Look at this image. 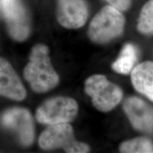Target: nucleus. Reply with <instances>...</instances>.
Returning <instances> with one entry per match:
<instances>
[{
    "label": "nucleus",
    "instance_id": "f257e3e1",
    "mask_svg": "<svg viewBox=\"0 0 153 153\" xmlns=\"http://www.w3.org/2000/svg\"><path fill=\"white\" fill-rule=\"evenodd\" d=\"M46 45H36L31 50L29 62L24 68L25 79L35 92H47L59 82V76L51 65Z\"/></svg>",
    "mask_w": 153,
    "mask_h": 153
},
{
    "label": "nucleus",
    "instance_id": "f03ea898",
    "mask_svg": "<svg viewBox=\"0 0 153 153\" xmlns=\"http://www.w3.org/2000/svg\"><path fill=\"white\" fill-rule=\"evenodd\" d=\"M124 24L125 19L120 11L111 5L106 6L93 18L88 36L95 43H107L122 33Z\"/></svg>",
    "mask_w": 153,
    "mask_h": 153
},
{
    "label": "nucleus",
    "instance_id": "7ed1b4c3",
    "mask_svg": "<svg viewBox=\"0 0 153 153\" xmlns=\"http://www.w3.org/2000/svg\"><path fill=\"white\" fill-rule=\"evenodd\" d=\"M85 91L92 99L95 108L102 112H108L119 104L123 91L101 74L89 76L85 81Z\"/></svg>",
    "mask_w": 153,
    "mask_h": 153
},
{
    "label": "nucleus",
    "instance_id": "20e7f679",
    "mask_svg": "<svg viewBox=\"0 0 153 153\" xmlns=\"http://www.w3.org/2000/svg\"><path fill=\"white\" fill-rule=\"evenodd\" d=\"M43 150L62 148L66 152H89L90 149L87 144L74 140L72 127L68 123L51 125L44 131L38 140Z\"/></svg>",
    "mask_w": 153,
    "mask_h": 153
},
{
    "label": "nucleus",
    "instance_id": "39448f33",
    "mask_svg": "<svg viewBox=\"0 0 153 153\" xmlns=\"http://www.w3.org/2000/svg\"><path fill=\"white\" fill-rule=\"evenodd\" d=\"M78 113V104L74 99L57 97L45 101L36 111L38 122L46 125H54L70 122Z\"/></svg>",
    "mask_w": 153,
    "mask_h": 153
},
{
    "label": "nucleus",
    "instance_id": "423d86ee",
    "mask_svg": "<svg viewBox=\"0 0 153 153\" xmlns=\"http://www.w3.org/2000/svg\"><path fill=\"white\" fill-rule=\"evenodd\" d=\"M1 4L11 37L18 41H25L30 31L26 9L19 0H1Z\"/></svg>",
    "mask_w": 153,
    "mask_h": 153
},
{
    "label": "nucleus",
    "instance_id": "0eeeda50",
    "mask_svg": "<svg viewBox=\"0 0 153 153\" xmlns=\"http://www.w3.org/2000/svg\"><path fill=\"white\" fill-rule=\"evenodd\" d=\"M1 125L15 132L22 145L29 146L34 140V125L29 111L24 108H12L6 111L0 118Z\"/></svg>",
    "mask_w": 153,
    "mask_h": 153
},
{
    "label": "nucleus",
    "instance_id": "6e6552de",
    "mask_svg": "<svg viewBox=\"0 0 153 153\" xmlns=\"http://www.w3.org/2000/svg\"><path fill=\"white\" fill-rule=\"evenodd\" d=\"M88 17L85 0H57V18L63 27L76 29L84 26Z\"/></svg>",
    "mask_w": 153,
    "mask_h": 153
},
{
    "label": "nucleus",
    "instance_id": "1a4fd4ad",
    "mask_svg": "<svg viewBox=\"0 0 153 153\" xmlns=\"http://www.w3.org/2000/svg\"><path fill=\"white\" fill-rule=\"evenodd\" d=\"M126 116L135 129L145 133L153 131V108L137 97H129L123 103Z\"/></svg>",
    "mask_w": 153,
    "mask_h": 153
},
{
    "label": "nucleus",
    "instance_id": "9d476101",
    "mask_svg": "<svg viewBox=\"0 0 153 153\" xmlns=\"http://www.w3.org/2000/svg\"><path fill=\"white\" fill-rule=\"evenodd\" d=\"M0 96L16 101L26 97V91L8 61L0 58Z\"/></svg>",
    "mask_w": 153,
    "mask_h": 153
},
{
    "label": "nucleus",
    "instance_id": "9b49d317",
    "mask_svg": "<svg viewBox=\"0 0 153 153\" xmlns=\"http://www.w3.org/2000/svg\"><path fill=\"white\" fill-rule=\"evenodd\" d=\"M131 81L135 89L153 101V62L138 65L131 72Z\"/></svg>",
    "mask_w": 153,
    "mask_h": 153
},
{
    "label": "nucleus",
    "instance_id": "f8f14e48",
    "mask_svg": "<svg viewBox=\"0 0 153 153\" xmlns=\"http://www.w3.org/2000/svg\"><path fill=\"white\" fill-rule=\"evenodd\" d=\"M137 58V49L131 43L126 44L122 49L119 56L113 63V70L118 73L128 74L133 70Z\"/></svg>",
    "mask_w": 153,
    "mask_h": 153
},
{
    "label": "nucleus",
    "instance_id": "ddd939ff",
    "mask_svg": "<svg viewBox=\"0 0 153 153\" xmlns=\"http://www.w3.org/2000/svg\"><path fill=\"white\" fill-rule=\"evenodd\" d=\"M137 29L144 34L153 33V0L148 1L141 10Z\"/></svg>",
    "mask_w": 153,
    "mask_h": 153
},
{
    "label": "nucleus",
    "instance_id": "4468645a",
    "mask_svg": "<svg viewBox=\"0 0 153 153\" xmlns=\"http://www.w3.org/2000/svg\"><path fill=\"white\" fill-rule=\"evenodd\" d=\"M121 152H152V143L146 138H136L126 141L120 146Z\"/></svg>",
    "mask_w": 153,
    "mask_h": 153
},
{
    "label": "nucleus",
    "instance_id": "2eb2a0df",
    "mask_svg": "<svg viewBox=\"0 0 153 153\" xmlns=\"http://www.w3.org/2000/svg\"><path fill=\"white\" fill-rule=\"evenodd\" d=\"M111 6L119 11H126L131 6V0H106Z\"/></svg>",
    "mask_w": 153,
    "mask_h": 153
}]
</instances>
